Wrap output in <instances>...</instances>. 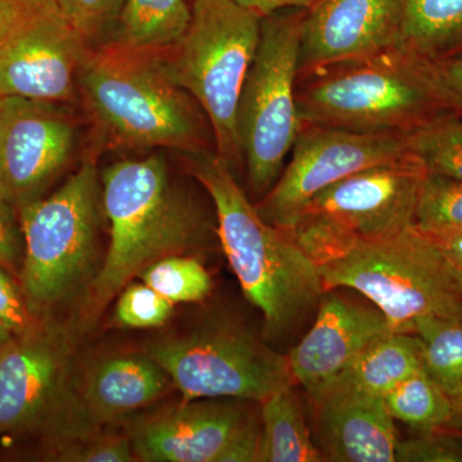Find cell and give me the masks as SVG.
I'll list each match as a JSON object with an SVG mask.
<instances>
[{"instance_id":"30bf717a","label":"cell","mask_w":462,"mask_h":462,"mask_svg":"<svg viewBox=\"0 0 462 462\" xmlns=\"http://www.w3.org/2000/svg\"><path fill=\"white\" fill-rule=\"evenodd\" d=\"M411 154L407 135L356 133L305 125L291 148V157L257 209L267 223L291 231L318 194L369 167Z\"/></svg>"},{"instance_id":"52a82bcc","label":"cell","mask_w":462,"mask_h":462,"mask_svg":"<svg viewBox=\"0 0 462 462\" xmlns=\"http://www.w3.org/2000/svg\"><path fill=\"white\" fill-rule=\"evenodd\" d=\"M98 208V169L90 154L53 194L17 209L23 239L18 284L38 318L87 276L96 254Z\"/></svg>"},{"instance_id":"cb8c5ba5","label":"cell","mask_w":462,"mask_h":462,"mask_svg":"<svg viewBox=\"0 0 462 462\" xmlns=\"http://www.w3.org/2000/svg\"><path fill=\"white\" fill-rule=\"evenodd\" d=\"M383 398L393 420L403 422L416 434L445 430L451 418V397L425 369L404 379Z\"/></svg>"},{"instance_id":"9c48e42d","label":"cell","mask_w":462,"mask_h":462,"mask_svg":"<svg viewBox=\"0 0 462 462\" xmlns=\"http://www.w3.org/2000/svg\"><path fill=\"white\" fill-rule=\"evenodd\" d=\"M147 355L165 370L184 402L231 398L261 403L294 384L288 358L236 325L160 340Z\"/></svg>"},{"instance_id":"5b68a950","label":"cell","mask_w":462,"mask_h":462,"mask_svg":"<svg viewBox=\"0 0 462 462\" xmlns=\"http://www.w3.org/2000/svg\"><path fill=\"white\" fill-rule=\"evenodd\" d=\"M298 84L302 126L407 135L454 112L434 60L403 48L325 69Z\"/></svg>"},{"instance_id":"4fadbf2b","label":"cell","mask_w":462,"mask_h":462,"mask_svg":"<svg viewBox=\"0 0 462 462\" xmlns=\"http://www.w3.org/2000/svg\"><path fill=\"white\" fill-rule=\"evenodd\" d=\"M220 398L180 406L136 422L134 455L147 462H256L261 424L245 407Z\"/></svg>"},{"instance_id":"ac0fdd59","label":"cell","mask_w":462,"mask_h":462,"mask_svg":"<svg viewBox=\"0 0 462 462\" xmlns=\"http://www.w3.org/2000/svg\"><path fill=\"white\" fill-rule=\"evenodd\" d=\"M311 401L324 461L396 462L400 439L384 398L336 380Z\"/></svg>"},{"instance_id":"6da1fadb","label":"cell","mask_w":462,"mask_h":462,"mask_svg":"<svg viewBox=\"0 0 462 462\" xmlns=\"http://www.w3.org/2000/svg\"><path fill=\"white\" fill-rule=\"evenodd\" d=\"M188 169L211 197L225 256L245 298L263 319V338H291L316 315L325 293L311 257L288 231L267 223L211 152L187 154Z\"/></svg>"},{"instance_id":"8fae6325","label":"cell","mask_w":462,"mask_h":462,"mask_svg":"<svg viewBox=\"0 0 462 462\" xmlns=\"http://www.w3.org/2000/svg\"><path fill=\"white\" fill-rule=\"evenodd\" d=\"M427 169L413 154L346 176L315 197L289 233L383 239L415 226Z\"/></svg>"},{"instance_id":"44dd1931","label":"cell","mask_w":462,"mask_h":462,"mask_svg":"<svg viewBox=\"0 0 462 462\" xmlns=\"http://www.w3.org/2000/svg\"><path fill=\"white\" fill-rule=\"evenodd\" d=\"M425 369L424 348L416 334L391 331L375 340L337 380L384 397L389 391Z\"/></svg>"},{"instance_id":"1f68e13d","label":"cell","mask_w":462,"mask_h":462,"mask_svg":"<svg viewBox=\"0 0 462 462\" xmlns=\"http://www.w3.org/2000/svg\"><path fill=\"white\" fill-rule=\"evenodd\" d=\"M63 16L88 41L120 16L125 0H54Z\"/></svg>"},{"instance_id":"b9f144b4","label":"cell","mask_w":462,"mask_h":462,"mask_svg":"<svg viewBox=\"0 0 462 462\" xmlns=\"http://www.w3.org/2000/svg\"><path fill=\"white\" fill-rule=\"evenodd\" d=\"M452 269H454V267H452ZM454 273H455L456 279H457L458 284H460L461 288H462V272H461V270L454 269Z\"/></svg>"},{"instance_id":"9a60e30c","label":"cell","mask_w":462,"mask_h":462,"mask_svg":"<svg viewBox=\"0 0 462 462\" xmlns=\"http://www.w3.org/2000/svg\"><path fill=\"white\" fill-rule=\"evenodd\" d=\"M90 42L51 0L41 14L0 45V97L74 102Z\"/></svg>"},{"instance_id":"f35d334b","label":"cell","mask_w":462,"mask_h":462,"mask_svg":"<svg viewBox=\"0 0 462 462\" xmlns=\"http://www.w3.org/2000/svg\"><path fill=\"white\" fill-rule=\"evenodd\" d=\"M451 418L445 430L462 436V387L454 397H451Z\"/></svg>"},{"instance_id":"8d00e7d4","label":"cell","mask_w":462,"mask_h":462,"mask_svg":"<svg viewBox=\"0 0 462 462\" xmlns=\"http://www.w3.org/2000/svg\"><path fill=\"white\" fill-rule=\"evenodd\" d=\"M236 2L263 18L278 12L288 11V9L310 11L320 0H236Z\"/></svg>"},{"instance_id":"7a4b0ae2","label":"cell","mask_w":462,"mask_h":462,"mask_svg":"<svg viewBox=\"0 0 462 462\" xmlns=\"http://www.w3.org/2000/svg\"><path fill=\"white\" fill-rule=\"evenodd\" d=\"M291 236L318 266L325 291H357L393 331L413 334L420 319L462 315V288L454 269L415 226L383 239Z\"/></svg>"},{"instance_id":"d4e9b609","label":"cell","mask_w":462,"mask_h":462,"mask_svg":"<svg viewBox=\"0 0 462 462\" xmlns=\"http://www.w3.org/2000/svg\"><path fill=\"white\" fill-rule=\"evenodd\" d=\"M413 334L424 348L425 370L454 397L462 387V315L420 319Z\"/></svg>"},{"instance_id":"74e56055","label":"cell","mask_w":462,"mask_h":462,"mask_svg":"<svg viewBox=\"0 0 462 462\" xmlns=\"http://www.w3.org/2000/svg\"><path fill=\"white\" fill-rule=\"evenodd\" d=\"M422 233L427 234L428 238L437 245L440 254L445 256L454 269L462 272V231H447V233H425L422 231Z\"/></svg>"},{"instance_id":"5bb4252c","label":"cell","mask_w":462,"mask_h":462,"mask_svg":"<svg viewBox=\"0 0 462 462\" xmlns=\"http://www.w3.org/2000/svg\"><path fill=\"white\" fill-rule=\"evenodd\" d=\"M75 149L76 125L60 103L2 97L0 194L14 209L42 199Z\"/></svg>"},{"instance_id":"e575fe53","label":"cell","mask_w":462,"mask_h":462,"mask_svg":"<svg viewBox=\"0 0 462 462\" xmlns=\"http://www.w3.org/2000/svg\"><path fill=\"white\" fill-rule=\"evenodd\" d=\"M51 0H0V45L38 16Z\"/></svg>"},{"instance_id":"f546056e","label":"cell","mask_w":462,"mask_h":462,"mask_svg":"<svg viewBox=\"0 0 462 462\" xmlns=\"http://www.w3.org/2000/svg\"><path fill=\"white\" fill-rule=\"evenodd\" d=\"M67 438H71V440L54 442L51 456L58 461L132 462L135 460L129 437Z\"/></svg>"},{"instance_id":"d6986e66","label":"cell","mask_w":462,"mask_h":462,"mask_svg":"<svg viewBox=\"0 0 462 462\" xmlns=\"http://www.w3.org/2000/svg\"><path fill=\"white\" fill-rule=\"evenodd\" d=\"M172 385L148 355H118L88 370L79 411L90 421H112L156 402Z\"/></svg>"},{"instance_id":"484cf974","label":"cell","mask_w":462,"mask_h":462,"mask_svg":"<svg viewBox=\"0 0 462 462\" xmlns=\"http://www.w3.org/2000/svg\"><path fill=\"white\" fill-rule=\"evenodd\" d=\"M410 152L428 173L462 181V115L446 114L407 134Z\"/></svg>"},{"instance_id":"7402d4cb","label":"cell","mask_w":462,"mask_h":462,"mask_svg":"<svg viewBox=\"0 0 462 462\" xmlns=\"http://www.w3.org/2000/svg\"><path fill=\"white\" fill-rule=\"evenodd\" d=\"M187 0H125L115 42L130 50L165 53L189 25Z\"/></svg>"},{"instance_id":"ffe728a7","label":"cell","mask_w":462,"mask_h":462,"mask_svg":"<svg viewBox=\"0 0 462 462\" xmlns=\"http://www.w3.org/2000/svg\"><path fill=\"white\" fill-rule=\"evenodd\" d=\"M261 406L257 462L324 461L293 385L276 391Z\"/></svg>"},{"instance_id":"4316f807","label":"cell","mask_w":462,"mask_h":462,"mask_svg":"<svg viewBox=\"0 0 462 462\" xmlns=\"http://www.w3.org/2000/svg\"><path fill=\"white\" fill-rule=\"evenodd\" d=\"M139 276L173 305L199 302L208 296L212 287L206 267L196 257L184 254L161 258Z\"/></svg>"},{"instance_id":"2e32d148","label":"cell","mask_w":462,"mask_h":462,"mask_svg":"<svg viewBox=\"0 0 462 462\" xmlns=\"http://www.w3.org/2000/svg\"><path fill=\"white\" fill-rule=\"evenodd\" d=\"M401 30L400 0H320L303 18L300 81L401 48Z\"/></svg>"},{"instance_id":"e0dca14e","label":"cell","mask_w":462,"mask_h":462,"mask_svg":"<svg viewBox=\"0 0 462 462\" xmlns=\"http://www.w3.org/2000/svg\"><path fill=\"white\" fill-rule=\"evenodd\" d=\"M391 331L387 319L376 307L358 305L336 289L327 291L312 327L287 356L291 378L314 400L367 346Z\"/></svg>"},{"instance_id":"60d3db41","label":"cell","mask_w":462,"mask_h":462,"mask_svg":"<svg viewBox=\"0 0 462 462\" xmlns=\"http://www.w3.org/2000/svg\"><path fill=\"white\" fill-rule=\"evenodd\" d=\"M454 56H462V36L458 39V42H456L454 47L451 48V51L446 54L445 57H454ZM442 57V58H445Z\"/></svg>"},{"instance_id":"277c9868","label":"cell","mask_w":462,"mask_h":462,"mask_svg":"<svg viewBox=\"0 0 462 462\" xmlns=\"http://www.w3.org/2000/svg\"><path fill=\"white\" fill-rule=\"evenodd\" d=\"M103 208L109 243L84 300L85 322L96 320L152 263L194 247L203 229L196 207L173 188L162 154L109 166L103 173Z\"/></svg>"},{"instance_id":"ba28073f","label":"cell","mask_w":462,"mask_h":462,"mask_svg":"<svg viewBox=\"0 0 462 462\" xmlns=\"http://www.w3.org/2000/svg\"><path fill=\"white\" fill-rule=\"evenodd\" d=\"M305 14L288 9L263 18L256 56L240 93V149L249 185L263 196L281 176L302 129L297 89Z\"/></svg>"},{"instance_id":"ab89813d","label":"cell","mask_w":462,"mask_h":462,"mask_svg":"<svg viewBox=\"0 0 462 462\" xmlns=\"http://www.w3.org/2000/svg\"><path fill=\"white\" fill-rule=\"evenodd\" d=\"M14 338V334H12L11 331H9L7 328L0 322V346H5V343L11 342Z\"/></svg>"},{"instance_id":"836d02e7","label":"cell","mask_w":462,"mask_h":462,"mask_svg":"<svg viewBox=\"0 0 462 462\" xmlns=\"http://www.w3.org/2000/svg\"><path fill=\"white\" fill-rule=\"evenodd\" d=\"M14 209L0 194V266L18 278L23 264V239Z\"/></svg>"},{"instance_id":"3957f363","label":"cell","mask_w":462,"mask_h":462,"mask_svg":"<svg viewBox=\"0 0 462 462\" xmlns=\"http://www.w3.org/2000/svg\"><path fill=\"white\" fill-rule=\"evenodd\" d=\"M79 96L100 141L111 148H170L194 154L209 145L206 115L173 81L162 53L115 42L90 47L79 75Z\"/></svg>"},{"instance_id":"f1b7e54d","label":"cell","mask_w":462,"mask_h":462,"mask_svg":"<svg viewBox=\"0 0 462 462\" xmlns=\"http://www.w3.org/2000/svg\"><path fill=\"white\" fill-rule=\"evenodd\" d=\"M172 311L173 303L145 282L129 284L118 297L115 320L124 328L151 329L162 327Z\"/></svg>"},{"instance_id":"8992f818","label":"cell","mask_w":462,"mask_h":462,"mask_svg":"<svg viewBox=\"0 0 462 462\" xmlns=\"http://www.w3.org/2000/svg\"><path fill=\"white\" fill-rule=\"evenodd\" d=\"M263 18L236 0H193L189 25L162 53L170 76L206 115L216 154L231 167L243 161L240 93L261 38Z\"/></svg>"},{"instance_id":"4dcf8cb0","label":"cell","mask_w":462,"mask_h":462,"mask_svg":"<svg viewBox=\"0 0 462 462\" xmlns=\"http://www.w3.org/2000/svg\"><path fill=\"white\" fill-rule=\"evenodd\" d=\"M396 461L462 462V438L447 430L416 434L398 442Z\"/></svg>"},{"instance_id":"d590c367","label":"cell","mask_w":462,"mask_h":462,"mask_svg":"<svg viewBox=\"0 0 462 462\" xmlns=\"http://www.w3.org/2000/svg\"><path fill=\"white\" fill-rule=\"evenodd\" d=\"M434 65L452 109L462 115V56L439 58Z\"/></svg>"},{"instance_id":"7c38bea8","label":"cell","mask_w":462,"mask_h":462,"mask_svg":"<svg viewBox=\"0 0 462 462\" xmlns=\"http://www.w3.org/2000/svg\"><path fill=\"white\" fill-rule=\"evenodd\" d=\"M69 360L65 336L42 325L0 346V436H69Z\"/></svg>"},{"instance_id":"d6a6232c","label":"cell","mask_w":462,"mask_h":462,"mask_svg":"<svg viewBox=\"0 0 462 462\" xmlns=\"http://www.w3.org/2000/svg\"><path fill=\"white\" fill-rule=\"evenodd\" d=\"M11 275L0 266V322L14 337L26 336L42 324L30 309L20 284Z\"/></svg>"},{"instance_id":"ee69618b","label":"cell","mask_w":462,"mask_h":462,"mask_svg":"<svg viewBox=\"0 0 462 462\" xmlns=\"http://www.w3.org/2000/svg\"><path fill=\"white\" fill-rule=\"evenodd\" d=\"M462 438V436H460Z\"/></svg>"},{"instance_id":"7bdbcfd3","label":"cell","mask_w":462,"mask_h":462,"mask_svg":"<svg viewBox=\"0 0 462 462\" xmlns=\"http://www.w3.org/2000/svg\"><path fill=\"white\" fill-rule=\"evenodd\" d=\"M0 100H2V97H0Z\"/></svg>"},{"instance_id":"83f0119b","label":"cell","mask_w":462,"mask_h":462,"mask_svg":"<svg viewBox=\"0 0 462 462\" xmlns=\"http://www.w3.org/2000/svg\"><path fill=\"white\" fill-rule=\"evenodd\" d=\"M415 227L425 233L462 231V181L427 173L416 206Z\"/></svg>"},{"instance_id":"603a6c76","label":"cell","mask_w":462,"mask_h":462,"mask_svg":"<svg viewBox=\"0 0 462 462\" xmlns=\"http://www.w3.org/2000/svg\"><path fill=\"white\" fill-rule=\"evenodd\" d=\"M401 48L436 60L462 36V0H400Z\"/></svg>"}]
</instances>
